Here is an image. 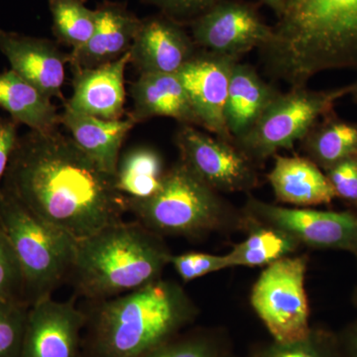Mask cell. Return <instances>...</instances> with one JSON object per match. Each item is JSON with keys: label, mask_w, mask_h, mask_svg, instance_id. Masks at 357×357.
Segmentation results:
<instances>
[{"label": "cell", "mask_w": 357, "mask_h": 357, "mask_svg": "<svg viewBox=\"0 0 357 357\" xmlns=\"http://www.w3.org/2000/svg\"><path fill=\"white\" fill-rule=\"evenodd\" d=\"M1 191L76 241L123 222L128 211L115 176L59 129L20 136Z\"/></svg>", "instance_id": "1"}, {"label": "cell", "mask_w": 357, "mask_h": 357, "mask_svg": "<svg viewBox=\"0 0 357 357\" xmlns=\"http://www.w3.org/2000/svg\"><path fill=\"white\" fill-rule=\"evenodd\" d=\"M354 102H356L357 103V98H354Z\"/></svg>", "instance_id": "39"}, {"label": "cell", "mask_w": 357, "mask_h": 357, "mask_svg": "<svg viewBox=\"0 0 357 357\" xmlns=\"http://www.w3.org/2000/svg\"><path fill=\"white\" fill-rule=\"evenodd\" d=\"M171 256L162 236L121 222L77 241L70 278L77 295L100 302L159 280Z\"/></svg>", "instance_id": "4"}, {"label": "cell", "mask_w": 357, "mask_h": 357, "mask_svg": "<svg viewBox=\"0 0 357 357\" xmlns=\"http://www.w3.org/2000/svg\"><path fill=\"white\" fill-rule=\"evenodd\" d=\"M159 9L160 13L180 21L196 20L222 0H143Z\"/></svg>", "instance_id": "33"}, {"label": "cell", "mask_w": 357, "mask_h": 357, "mask_svg": "<svg viewBox=\"0 0 357 357\" xmlns=\"http://www.w3.org/2000/svg\"><path fill=\"white\" fill-rule=\"evenodd\" d=\"M84 325L75 298L40 300L28 311L20 357H83Z\"/></svg>", "instance_id": "12"}, {"label": "cell", "mask_w": 357, "mask_h": 357, "mask_svg": "<svg viewBox=\"0 0 357 357\" xmlns=\"http://www.w3.org/2000/svg\"><path fill=\"white\" fill-rule=\"evenodd\" d=\"M0 225L13 246L24 280L28 306L51 297L70 278L77 241L67 232L35 217L15 199L2 192Z\"/></svg>", "instance_id": "6"}, {"label": "cell", "mask_w": 357, "mask_h": 357, "mask_svg": "<svg viewBox=\"0 0 357 357\" xmlns=\"http://www.w3.org/2000/svg\"><path fill=\"white\" fill-rule=\"evenodd\" d=\"M261 1L274 11L277 17L280 15L282 11H283L284 6H285V0H261Z\"/></svg>", "instance_id": "36"}, {"label": "cell", "mask_w": 357, "mask_h": 357, "mask_svg": "<svg viewBox=\"0 0 357 357\" xmlns=\"http://www.w3.org/2000/svg\"><path fill=\"white\" fill-rule=\"evenodd\" d=\"M96 303L84 311L83 357H144L198 316L184 289L163 279Z\"/></svg>", "instance_id": "3"}, {"label": "cell", "mask_w": 357, "mask_h": 357, "mask_svg": "<svg viewBox=\"0 0 357 357\" xmlns=\"http://www.w3.org/2000/svg\"><path fill=\"white\" fill-rule=\"evenodd\" d=\"M354 303H356L357 307V286L356 289V292H354Z\"/></svg>", "instance_id": "38"}, {"label": "cell", "mask_w": 357, "mask_h": 357, "mask_svg": "<svg viewBox=\"0 0 357 357\" xmlns=\"http://www.w3.org/2000/svg\"><path fill=\"white\" fill-rule=\"evenodd\" d=\"M0 299L24 303V280L10 241L0 225ZM27 305V304H26Z\"/></svg>", "instance_id": "30"}, {"label": "cell", "mask_w": 357, "mask_h": 357, "mask_svg": "<svg viewBox=\"0 0 357 357\" xmlns=\"http://www.w3.org/2000/svg\"><path fill=\"white\" fill-rule=\"evenodd\" d=\"M18 126L13 119L0 117V196L7 167L20 138Z\"/></svg>", "instance_id": "34"}, {"label": "cell", "mask_w": 357, "mask_h": 357, "mask_svg": "<svg viewBox=\"0 0 357 357\" xmlns=\"http://www.w3.org/2000/svg\"><path fill=\"white\" fill-rule=\"evenodd\" d=\"M239 59L198 51L178 73L202 128L234 143L225 122L232 68Z\"/></svg>", "instance_id": "13"}, {"label": "cell", "mask_w": 357, "mask_h": 357, "mask_svg": "<svg viewBox=\"0 0 357 357\" xmlns=\"http://www.w3.org/2000/svg\"><path fill=\"white\" fill-rule=\"evenodd\" d=\"M53 33L61 44L72 51L83 47L93 36L96 25V9L82 0H48Z\"/></svg>", "instance_id": "26"}, {"label": "cell", "mask_w": 357, "mask_h": 357, "mask_svg": "<svg viewBox=\"0 0 357 357\" xmlns=\"http://www.w3.org/2000/svg\"><path fill=\"white\" fill-rule=\"evenodd\" d=\"M280 93L264 81L252 66L237 61L232 68L225 105V122L232 139L248 132Z\"/></svg>", "instance_id": "21"}, {"label": "cell", "mask_w": 357, "mask_h": 357, "mask_svg": "<svg viewBox=\"0 0 357 357\" xmlns=\"http://www.w3.org/2000/svg\"><path fill=\"white\" fill-rule=\"evenodd\" d=\"M307 265L306 256L283 258L265 268L253 286L251 306L274 342H297L311 333Z\"/></svg>", "instance_id": "8"}, {"label": "cell", "mask_w": 357, "mask_h": 357, "mask_svg": "<svg viewBox=\"0 0 357 357\" xmlns=\"http://www.w3.org/2000/svg\"><path fill=\"white\" fill-rule=\"evenodd\" d=\"M61 124L72 134V139L105 172L115 176L119 152L126 136L136 126L132 119L105 121L65 109Z\"/></svg>", "instance_id": "20"}, {"label": "cell", "mask_w": 357, "mask_h": 357, "mask_svg": "<svg viewBox=\"0 0 357 357\" xmlns=\"http://www.w3.org/2000/svg\"><path fill=\"white\" fill-rule=\"evenodd\" d=\"M192 36L160 13L141 20L130 50V64L141 74H178L198 52Z\"/></svg>", "instance_id": "14"}, {"label": "cell", "mask_w": 357, "mask_h": 357, "mask_svg": "<svg viewBox=\"0 0 357 357\" xmlns=\"http://www.w3.org/2000/svg\"><path fill=\"white\" fill-rule=\"evenodd\" d=\"M227 357H234V356H232L231 354H229V356H227Z\"/></svg>", "instance_id": "40"}, {"label": "cell", "mask_w": 357, "mask_h": 357, "mask_svg": "<svg viewBox=\"0 0 357 357\" xmlns=\"http://www.w3.org/2000/svg\"><path fill=\"white\" fill-rule=\"evenodd\" d=\"M259 55L267 74L291 88L326 70L357 69V0H285Z\"/></svg>", "instance_id": "2"}, {"label": "cell", "mask_w": 357, "mask_h": 357, "mask_svg": "<svg viewBox=\"0 0 357 357\" xmlns=\"http://www.w3.org/2000/svg\"><path fill=\"white\" fill-rule=\"evenodd\" d=\"M345 95L351 96L352 98H357V79L354 83L344 86Z\"/></svg>", "instance_id": "37"}, {"label": "cell", "mask_w": 357, "mask_h": 357, "mask_svg": "<svg viewBox=\"0 0 357 357\" xmlns=\"http://www.w3.org/2000/svg\"><path fill=\"white\" fill-rule=\"evenodd\" d=\"M229 354V342L225 333L199 328L178 333L144 357H227Z\"/></svg>", "instance_id": "27"}, {"label": "cell", "mask_w": 357, "mask_h": 357, "mask_svg": "<svg viewBox=\"0 0 357 357\" xmlns=\"http://www.w3.org/2000/svg\"><path fill=\"white\" fill-rule=\"evenodd\" d=\"M130 63L129 51L114 62L73 70V96L65 109L105 121H119L124 114V73Z\"/></svg>", "instance_id": "16"}, {"label": "cell", "mask_w": 357, "mask_h": 357, "mask_svg": "<svg viewBox=\"0 0 357 357\" xmlns=\"http://www.w3.org/2000/svg\"><path fill=\"white\" fill-rule=\"evenodd\" d=\"M29 306L0 299V357H20Z\"/></svg>", "instance_id": "29"}, {"label": "cell", "mask_w": 357, "mask_h": 357, "mask_svg": "<svg viewBox=\"0 0 357 357\" xmlns=\"http://www.w3.org/2000/svg\"><path fill=\"white\" fill-rule=\"evenodd\" d=\"M267 178L277 201L294 208H312L335 198L326 173L307 157L275 155Z\"/></svg>", "instance_id": "19"}, {"label": "cell", "mask_w": 357, "mask_h": 357, "mask_svg": "<svg viewBox=\"0 0 357 357\" xmlns=\"http://www.w3.org/2000/svg\"><path fill=\"white\" fill-rule=\"evenodd\" d=\"M192 38L198 48L239 59L259 50L272 36L253 7L241 1L222 0L192 21Z\"/></svg>", "instance_id": "11"}, {"label": "cell", "mask_w": 357, "mask_h": 357, "mask_svg": "<svg viewBox=\"0 0 357 357\" xmlns=\"http://www.w3.org/2000/svg\"><path fill=\"white\" fill-rule=\"evenodd\" d=\"M0 107L16 123L33 131L50 132L61 124V114L51 98L13 70L0 73Z\"/></svg>", "instance_id": "22"}, {"label": "cell", "mask_w": 357, "mask_h": 357, "mask_svg": "<svg viewBox=\"0 0 357 357\" xmlns=\"http://www.w3.org/2000/svg\"><path fill=\"white\" fill-rule=\"evenodd\" d=\"M244 215L287 232L302 245L338 250L357 258V213L287 208L250 198Z\"/></svg>", "instance_id": "10"}, {"label": "cell", "mask_w": 357, "mask_h": 357, "mask_svg": "<svg viewBox=\"0 0 357 357\" xmlns=\"http://www.w3.org/2000/svg\"><path fill=\"white\" fill-rule=\"evenodd\" d=\"M82 1L86 2V0H82Z\"/></svg>", "instance_id": "41"}, {"label": "cell", "mask_w": 357, "mask_h": 357, "mask_svg": "<svg viewBox=\"0 0 357 357\" xmlns=\"http://www.w3.org/2000/svg\"><path fill=\"white\" fill-rule=\"evenodd\" d=\"M136 124L153 117H170L181 124L201 126L178 74H141L130 88Z\"/></svg>", "instance_id": "18"}, {"label": "cell", "mask_w": 357, "mask_h": 357, "mask_svg": "<svg viewBox=\"0 0 357 357\" xmlns=\"http://www.w3.org/2000/svg\"><path fill=\"white\" fill-rule=\"evenodd\" d=\"M0 52L18 76L51 100H62L70 53L61 50L51 40L3 29H0Z\"/></svg>", "instance_id": "15"}, {"label": "cell", "mask_w": 357, "mask_h": 357, "mask_svg": "<svg viewBox=\"0 0 357 357\" xmlns=\"http://www.w3.org/2000/svg\"><path fill=\"white\" fill-rule=\"evenodd\" d=\"M96 25L91 39L70 53L73 70L91 69L116 61L130 50L141 20L119 2L105 1L96 9Z\"/></svg>", "instance_id": "17"}, {"label": "cell", "mask_w": 357, "mask_h": 357, "mask_svg": "<svg viewBox=\"0 0 357 357\" xmlns=\"http://www.w3.org/2000/svg\"><path fill=\"white\" fill-rule=\"evenodd\" d=\"M344 96V86L326 91L291 88L268 105L252 128L234 141V145L251 161L261 163L282 149H292Z\"/></svg>", "instance_id": "7"}, {"label": "cell", "mask_w": 357, "mask_h": 357, "mask_svg": "<svg viewBox=\"0 0 357 357\" xmlns=\"http://www.w3.org/2000/svg\"><path fill=\"white\" fill-rule=\"evenodd\" d=\"M335 198L357 213V156L340 162L326 171Z\"/></svg>", "instance_id": "32"}, {"label": "cell", "mask_w": 357, "mask_h": 357, "mask_svg": "<svg viewBox=\"0 0 357 357\" xmlns=\"http://www.w3.org/2000/svg\"><path fill=\"white\" fill-rule=\"evenodd\" d=\"M180 278L185 283H189L206 275L222 271L230 268L227 255H215L206 252H187L173 255L170 258Z\"/></svg>", "instance_id": "31"}, {"label": "cell", "mask_w": 357, "mask_h": 357, "mask_svg": "<svg viewBox=\"0 0 357 357\" xmlns=\"http://www.w3.org/2000/svg\"><path fill=\"white\" fill-rule=\"evenodd\" d=\"M347 357H357V321L338 333Z\"/></svg>", "instance_id": "35"}, {"label": "cell", "mask_w": 357, "mask_h": 357, "mask_svg": "<svg viewBox=\"0 0 357 357\" xmlns=\"http://www.w3.org/2000/svg\"><path fill=\"white\" fill-rule=\"evenodd\" d=\"M165 173L163 158L157 150L134 148L119 159L115 184L128 201H143L159 191Z\"/></svg>", "instance_id": "25"}, {"label": "cell", "mask_w": 357, "mask_h": 357, "mask_svg": "<svg viewBox=\"0 0 357 357\" xmlns=\"http://www.w3.org/2000/svg\"><path fill=\"white\" fill-rule=\"evenodd\" d=\"M175 144L180 161L215 192H246L259 185L256 164L234 143L182 124Z\"/></svg>", "instance_id": "9"}, {"label": "cell", "mask_w": 357, "mask_h": 357, "mask_svg": "<svg viewBox=\"0 0 357 357\" xmlns=\"http://www.w3.org/2000/svg\"><path fill=\"white\" fill-rule=\"evenodd\" d=\"M300 142L307 158L326 172L357 156V123L344 121L333 110L324 115Z\"/></svg>", "instance_id": "23"}, {"label": "cell", "mask_w": 357, "mask_h": 357, "mask_svg": "<svg viewBox=\"0 0 357 357\" xmlns=\"http://www.w3.org/2000/svg\"><path fill=\"white\" fill-rule=\"evenodd\" d=\"M138 222L160 236H199L225 229L236 215L220 192L178 161L166 171L159 191L143 201H128Z\"/></svg>", "instance_id": "5"}, {"label": "cell", "mask_w": 357, "mask_h": 357, "mask_svg": "<svg viewBox=\"0 0 357 357\" xmlns=\"http://www.w3.org/2000/svg\"><path fill=\"white\" fill-rule=\"evenodd\" d=\"M250 357H347L337 333L324 328H312L307 337L293 342L263 345Z\"/></svg>", "instance_id": "28"}, {"label": "cell", "mask_w": 357, "mask_h": 357, "mask_svg": "<svg viewBox=\"0 0 357 357\" xmlns=\"http://www.w3.org/2000/svg\"><path fill=\"white\" fill-rule=\"evenodd\" d=\"M248 237L227 253L230 268L262 267L289 257L301 244L287 232L244 215Z\"/></svg>", "instance_id": "24"}]
</instances>
